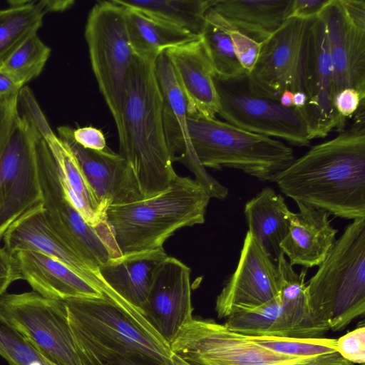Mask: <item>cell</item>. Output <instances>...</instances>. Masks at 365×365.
Returning a JSON list of instances; mask_svg holds the SVG:
<instances>
[{
    "label": "cell",
    "mask_w": 365,
    "mask_h": 365,
    "mask_svg": "<svg viewBox=\"0 0 365 365\" xmlns=\"http://www.w3.org/2000/svg\"><path fill=\"white\" fill-rule=\"evenodd\" d=\"M365 106L354 123L311 148L272 179L296 202L347 220L365 217Z\"/></svg>",
    "instance_id": "1"
},
{
    "label": "cell",
    "mask_w": 365,
    "mask_h": 365,
    "mask_svg": "<svg viewBox=\"0 0 365 365\" xmlns=\"http://www.w3.org/2000/svg\"><path fill=\"white\" fill-rule=\"evenodd\" d=\"M155 61L135 56L133 61L118 138L119 154L130 166L143 199L162 192L177 175L164 131Z\"/></svg>",
    "instance_id": "2"
},
{
    "label": "cell",
    "mask_w": 365,
    "mask_h": 365,
    "mask_svg": "<svg viewBox=\"0 0 365 365\" xmlns=\"http://www.w3.org/2000/svg\"><path fill=\"white\" fill-rule=\"evenodd\" d=\"M65 302L68 324L82 365L110 355L138 353L162 365H190L146 318L136 317L108 298H73Z\"/></svg>",
    "instance_id": "3"
},
{
    "label": "cell",
    "mask_w": 365,
    "mask_h": 365,
    "mask_svg": "<svg viewBox=\"0 0 365 365\" xmlns=\"http://www.w3.org/2000/svg\"><path fill=\"white\" fill-rule=\"evenodd\" d=\"M210 198L195 180L176 175L155 196L109 206L106 220L121 255L162 250L178 229L204 223Z\"/></svg>",
    "instance_id": "4"
},
{
    "label": "cell",
    "mask_w": 365,
    "mask_h": 365,
    "mask_svg": "<svg viewBox=\"0 0 365 365\" xmlns=\"http://www.w3.org/2000/svg\"><path fill=\"white\" fill-rule=\"evenodd\" d=\"M314 322L339 331L365 312V217L345 228L307 284Z\"/></svg>",
    "instance_id": "5"
},
{
    "label": "cell",
    "mask_w": 365,
    "mask_h": 365,
    "mask_svg": "<svg viewBox=\"0 0 365 365\" xmlns=\"http://www.w3.org/2000/svg\"><path fill=\"white\" fill-rule=\"evenodd\" d=\"M187 122L192 150L205 168H232L271 181L294 160L293 150L282 141L216 118L187 115Z\"/></svg>",
    "instance_id": "6"
},
{
    "label": "cell",
    "mask_w": 365,
    "mask_h": 365,
    "mask_svg": "<svg viewBox=\"0 0 365 365\" xmlns=\"http://www.w3.org/2000/svg\"><path fill=\"white\" fill-rule=\"evenodd\" d=\"M169 344L190 365H354L337 352L316 357L282 354L210 319L192 318Z\"/></svg>",
    "instance_id": "7"
},
{
    "label": "cell",
    "mask_w": 365,
    "mask_h": 365,
    "mask_svg": "<svg viewBox=\"0 0 365 365\" xmlns=\"http://www.w3.org/2000/svg\"><path fill=\"white\" fill-rule=\"evenodd\" d=\"M85 38L99 90L122 135V112L128 73L135 57L125 8L115 0L98 1L89 12Z\"/></svg>",
    "instance_id": "8"
},
{
    "label": "cell",
    "mask_w": 365,
    "mask_h": 365,
    "mask_svg": "<svg viewBox=\"0 0 365 365\" xmlns=\"http://www.w3.org/2000/svg\"><path fill=\"white\" fill-rule=\"evenodd\" d=\"M37 167L42 204L50 226L63 242L96 273L110 258L121 255L108 225H88L64 195L51 151L41 136Z\"/></svg>",
    "instance_id": "9"
},
{
    "label": "cell",
    "mask_w": 365,
    "mask_h": 365,
    "mask_svg": "<svg viewBox=\"0 0 365 365\" xmlns=\"http://www.w3.org/2000/svg\"><path fill=\"white\" fill-rule=\"evenodd\" d=\"M0 309L9 322L55 365H82L68 324L63 300L35 291L4 293Z\"/></svg>",
    "instance_id": "10"
},
{
    "label": "cell",
    "mask_w": 365,
    "mask_h": 365,
    "mask_svg": "<svg viewBox=\"0 0 365 365\" xmlns=\"http://www.w3.org/2000/svg\"><path fill=\"white\" fill-rule=\"evenodd\" d=\"M246 76L227 81L215 77L220 103L218 114L225 122L246 131L280 138L296 146H309L311 140L300 110L254 94Z\"/></svg>",
    "instance_id": "11"
},
{
    "label": "cell",
    "mask_w": 365,
    "mask_h": 365,
    "mask_svg": "<svg viewBox=\"0 0 365 365\" xmlns=\"http://www.w3.org/2000/svg\"><path fill=\"white\" fill-rule=\"evenodd\" d=\"M41 137L19 112L0 158V240L16 220L42 203L37 167Z\"/></svg>",
    "instance_id": "12"
},
{
    "label": "cell",
    "mask_w": 365,
    "mask_h": 365,
    "mask_svg": "<svg viewBox=\"0 0 365 365\" xmlns=\"http://www.w3.org/2000/svg\"><path fill=\"white\" fill-rule=\"evenodd\" d=\"M309 21L289 18L262 42L257 61L246 76L252 93L279 101L285 91L304 92L305 43Z\"/></svg>",
    "instance_id": "13"
},
{
    "label": "cell",
    "mask_w": 365,
    "mask_h": 365,
    "mask_svg": "<svg viewBox=\"0 0 365 365\" xmlns=\"http://www.w3.org/2000/svg\"><path fill=\"white\" fill-rule=\"evenodd\" d=\"M305 106L298 108L307 126L310 140L327 136L345 125L334 105V73L325 25L318 16L310 19L306 36L304 69Z\"/></svg>",
    "instance_id": "14"
},
{
    "label": "cell",
    "mask_w": 365,
    "mask_h": 365,
    "mask_svg": "<svg viewBox=\"0 0 365 365\" xmlns=\"http://www.w3.org/2000/svg\"><path fill=\"white\" fill-rule=\"evenodd\" d=\"M277 264L247 231L237 267L216 298L218 318L226 319L243 309L262 305L279 294Z\"/></svg>",
    "instance_id": "15"
},
{
    "label": "cell",
    "mask_w": 365,
    "mask_h": 365,
    "mask_svg": "<svg viewBox=\"0 0 365 365\" xmlns=\"http://www.w3.org/2000/svg\"><path fill=\"white\" fill-rule=\"evenodd\" d=\"M154 69L163 101L165 135L173 160L187 166L210 197L225 200L228 188L209 175L194 153L188 133L186 98L165 52L156 58Z\"/></svg>",
    "instance_id": "16"
},
{
    "label": "cell",
    "mask_w": 365,
    "mask_h": 365,
    "mask_svg": "<svg viewBox=\"0 0 365 365\" xmlns=\"http://www.w3.org/2000/svg\"><path fill=\"white\" fill-rule=\"evenodd\" d=\"M190 269L167 256L155 267L143 313L168 343L192 317Z\"/></svg>",
    "instance_id": "17"
},
{
    "label": "cell",
    "mask_w": 365,
    "mask_h": 365,
    "mask_svg": "<svg viewBox=\"0 0 365 365\" xmlns=\"http://www.w3.org/2000/svg\"><path fill=\"white\" fill-rule=\"evenodd\" d=\"M319 16L327 31L334 97L353 88L365 98V26L349 17L341 0H329Z\"/></svg>",
    "instance_id": "18"
},
{
    "label": "cell",
    "mask_w": 365,
    "mask_h": 365,
    "mask_svg": "<svg viewBox=\"0 0 365 365\" xmlns=\"http://www.w3.org/2000/svg\"><path fill=\"white\" fill-rule=\"evenodd\" d=\"M58 136L65 142L78 160L91 187L101 205L130 203L143 199L127 160L108 148L102 150L85 148L73 138V128L68 125L57 128Z\"/></svg>",
    "instance_id": "19"
},
{
    "label": "cell",
    "mask_w": 365,
    "mask_h": 365,
    "mask_svg": "<svg viewBox=\"0 0 365 365\" xmlns=\"http://www.w3.org/2000/svg\"><path fill=\"white\" fill-rule=\"evenodd\" d=\"M2 240L4 247L11 255L22 250L41 252L70 267L99 288L106 297L113 298L116 295L53 231L47 221L42 203L16 220L4 233Z\"/></svg>",
    "instance_id": "20"
},
{
    "label": "cell",
    "mask_w": 365,
    "mask_h": 365,
    "mask_svg": "<svg viewBox=\"0 0 365 365\" xmlns=\"http://www.w3.org/2000/svg\"><path fill=\"white\" fill-rule=\"evenodd\" d=\"M164 52L186 98L187 115L215 118L220 108L215 73L200 38Z\"/></svg>",
    "instance_id": "21"
},
{
    "label": "cell",
    "mask_w": 365,
    "mask_h": 365,
    "mask_svg": "<svg viewBox=\"0 0 365 365\" xmlns=\"http://www.w3.org/2000/svg\"><path fill=\"white\" fill-rule=\"evenodd\" d=\"M13 255L18 262L22 279L43 297L58 300L106 297L96 286L48 255L29 250Z\"/></svg>",
    "instance_id": "22"
},
{
    "label": "cell",
    "mask_w": 365,
    "mask_h": 365,
    "mask_svg": "<svg viewBox=\"0 0 365 365\" xmlns=\"http://www.w3.org/2000/svg\"><path fill=\"white\" fill-rule=\"evenodd\" d=\"M287 236L280 245L291 265L304 268L319 266L332 249L337 230L331 225L325 210L297 202Z\"/></svg>",
    "instance_id": "23"
},
{
    "label": "cell",
    "mask_w": 365,
    "mask_h": 365,
    "mask_svg": "<svg viewBox=\"0 0 365 365\" xmlns=\"http://www.w3.org/2000/svg\"><path fill=\"white\" fill-rule=\"evenodd\" d=\"M37 131L45 140L54 160L64 195L91 226L108 225L106 209L91 187L68 145L52 130L48 123Z\"/></svg>",
    "instance_id": "24"
},
{
    "label": "cell",
    "mask_w": 365,
    "mask_h": 365,
    "mask_svg": "<svg viewBox=\"0 0 365 365\" xmlns=\"http://www.w3.org/2000/svg\"><path fill=\"white\" fill-rule=\"evenodd\" d=\"M167 256L164 249L124 254L99 266L97 275L106 287L143 312L153 269Z\"/></svg>",
    "instance_id": "25"
},
{
    "label": "cell",
    "mask_w": 365,
    "mask_h": 365,
    "mask_svg": "<svg viewBox=\"0 0 365 365\" xmlns=\"http://www.w3.org/2000/svg\"><path fill=\"white\" fill-rule=\"evenodd\" d=\"M292 0H215L212 8L234 28L263 42L289 19Z\"/></svg>",
    "instance_id": "26"
},
{
    "label": "cell",
    "mask_w": 365,
    "mask_h": 365,
    "mask_svg": "<svg viewBox=\"0 0 365 365\" xmlns=\"http://www.w3.org/2000/svg\"><path fill=\"white\" fill-rule=\"evenodd\" d=\"M244 213L248 231L272 259L277 261L293 213L284 198L272 188L264 187L246 202Z\"/></svg>",
    "instance_id": "27"
},
{
    "label": "cell",
    "mask_w": 365,
    "mask_h": 365,
    "mask_svg": "<svg viewBox=\"0 0 365 365\" xmlns=\"http://www.w3.org/2000/svg\"><path fill=\"white\" fill-rule=\"evenodd\" d=\"M223 324L245 336L317 338L323 335L297 323L284 310L278 296L262 305L231 314Z\"/></svg>",
    "instance_id": "28"
},
{
    "label": "cell",
    "mask_w": 365,
    "mask_h": 365,
    "mask_svg": "<svg viewBox=\"0 0 365 365\" xmlns=\"http://www.w3.org/2000/svg\"><path fill=\"white\" fill-rule=\"evenodd\" d=\"M124 8L129 39L138 57L156 59L167 49L200 37L140 10Z\"/></svg>",
    "instance_id": "29"
},
{
    "label": "cell",
    "mask_w": 365,
    "mask_h": 365,
    "mask_svg": "<svg viewBox=\"0 0 365 365\" xmlns=\"http://www.w3.org/2000/svg\"><path fill=\"white\" fill-rule=\"evenodd\" d=\"M0 9V65L42 26L46 0H10Z\"/></svg>",
    "instance_id": "30"
},
{
    "label": "cell",
    "mask_w": 365,
    "mask_h": 365,
    "mask_svg": "<svg viewBox=\"0 0 365 365\" xmlns=\"http://www.w3.org/2000/svg\"><path fill=\"white\" fill-rule=\"evenodd\" d=\"M232 25L212 7L207 11L200 40L210 61L215 78L233 80L247 76L238 62L230 35Z\"/></svg>",
    "instance_id": "31"
},
{
    "label": "cell",
    "mask_w": 365,
    "mask_h": 365,
    "mask_svg": "<svg viewBox=\"0 0 365 365\" xmlns=\"http://www.w3.org/2000/svg\"><path fill=\"white\" fill-rule=\"evenodd\" d=\"M200 36L215 0H115Z\"/></svg>",
    "instance_id": "32"
},
{
    "label": "cell",
    "mask_w": 365,
    "mask_h": 365,
    "mask_svg": "<svg viewBox=\"0 0 365 365\" xmlns=\"http://www.w3.org/2000/svg\"><path fill=\"white\" fill-rule=\"evenodd\" d=\"M277 262L279 279L278 297L284 310L299 324L317 330L324 335L329 329L317 325L310 313L305 283L307 269L296 272L283 252Z\"/></svg>",
    "instance_id": "33"
},
{
    "label": "cell",
    "mask_w": 365,
    "mask_h": 365,
    "mask_svg": "<svg viewBox=\"0 0 365 365\" xmlns=\"http://www.w3.org/2000/svg\"><path fill=\"white\" fill-rule=\"evenodd\" d=\"M50 54L51 48L36 34L13 52L0 65V69L26 86L41 74Z\"/></svg>",
    "instance_id": "34"
},
{
    "label": "cell",
    "mask_w": 365,
    "mask_h": 365,
    "mask_svg": "<svg viewBox=\"0 0 365 365\" xmlns=\"http://www.w3.org/2000/svg\"><path fill=\"white\" fill-rule=\"evenodd\" d=\"M247 336L268 349L291 356L316 357L336 352V339Z\"/></svg>",
    "instance_id": "35"
},
{
    "label": "cell",
    "mask_w": 365,
    "mask_h": 365,
    "mask_svg": "<svg viewBox=\"0 0 365 365\" xmlns=\"http://www.w3.org/2000/svg\"><path fill=\"white\" fill-rule=\"evenodd\" d=\"M0 355L9 365H55L9 322L1 309Z\"/></svg>",
    "instance_id": "36"
},
{
    "label": "cell",
    "mask_w": 365,
    "mask_h": 365,
    "mask_svg": "<svg viewBox=\"0 0 365 365\" xmlns=\"http://www.w3.org/2000/svg\"><path fill=\"white\" fill-rule=\"evenodd\" d=\"M230 35L235 56L246 74L248 75L257 61L262 42L252 39L232 26L230 29Z\"/></svg>",
    "instance_id": "37"
},
{
    "label": "cell",
    "mask_w": 365,
    "mask_h": 365,
    "mask_svg": "<svg viewBox=\"0 0 365 365\" xmlns=\"http://www.w3.org/2000/svg\"><path fill=\"white\" fill-rule=\"evenodd\" d=\"M336 350L346 361L355 364L365 363V326H359L336 339Z\"/></svg>",
    "instance_id": "38"
},
{
    "label": "cell",
    "mask_w": 365,
    "mask_h": 365,
    "mask_svg": "<svg viewBox=\"0 0 365 365\" xmlns=\"http://www.w3.org/2000/svg\"><path fill=\"white\" fill-rule=\"evenodd\" d=\"M18 96L6 101H0V158L19 115Z\"/></svg>",
    "instance_id": "39"
},
{
    "label": "cell",
    "mask_w": 365,
    "mask_h": 365,
    "mask_svg": "<svg viewBox=\"0 0 365 365\" xmlns=\"http://www.w3.org/2000/svg\"><path fill=\"white\" fill-rule=\"evenodd\" d=\"M19 279L22 277L16 259L0 245V297L11 283Z\"/></svg>",
    "instance_id": "40"
},
{
    "label": "cell",
    "mask_w": 365,
    "mask_h": 365,
    "mask_svg": "<svg viewBox=\"0 0 365 365\" xmlns=\"http://www.w3.org/2000/svg\"><path fill=\"white\" fill-rule=\"evenodd\" d=\"M365 102V98L353 88H346L339 91L334 97V105L341 119L346 123V119L355 114L360 104Z\"/></svg>",
    "instance_id": "41"
},
{
    "label": "cell",
    "mask_w": 365,
    "mask_h": 365,
    "mask_svg": "<svg viewBox=\"0 0 365 365\" xmlns=\"http://www.w3.org/2000/svg\"><path fill=\"white\" fill-rule=\"evenodd\" d=\"M72 135L75 141L85 148L102 150L107 148L103 133L94 127L73 128Z\"/></svg>",
    "instance_id": "42"
},
{
    "label": "cell",
    "mask_w": 365,
    "mask_h": 365,
    "mask_svg": "<svg viewBox=\"0 0 365 365\" xmlns=\"http://www.w3.org/2000/svg\"><path fill=\"white\" fill-rule=\"evenodd\" d=\"M329 0H292L289 18L310 19L318 16Z\"/></svg>",
    "instance_id": "43"
},
{
    "label": "cell",
    "mask_w": 365,
    "mask_h": 365,
    "mask_svg": "<svg viewBox=\"0 0 365 365\" xmlns=\"http://www.w3.org/2000/svg\"><path fill=\"white\" fill-rule=\"evenodd\" d=\"M91 365H162L151 358L138 353L110 355Z\"/></svg>",
    "instance_id": "44"
},
{
    "label": "cell",
    "mask_w": 365,
    "mask_h": 365,
    "mask_svg": "<svg viewBox=\"0 0 365 365\" xmlns=\"http://www.w3.org/2000/svg\"><path fill=\"white\" fill-rule=\"evenodd\" d=\"M24 86L11 75L0 69V101L9 100L19 96Z\"/></svg>",
    "instance_id": "45"
},
{
    "label": "cell",
    "mask_w": 365,
    "mask_h": 365,
    "mask_svg": "<svg viewBox=\"0 0 365 365\" xmlns=\"http://www.w3.org/2000/svg\"><path fill=\"white\" fill-rule=\"evenodd\" d=\"M75 1L73 0H46L49 12H62L70 9Z\"/></svg>",
    "instance_id": "46"
},
{
    "label": "cell",
    "mask_w": 365,
    "mask_h": 365,
    "mask_svg": "<svg viewBox=\"0 0 365 365\" xmlns=\"http://www.w3.org/2000/svg\"><path fill=\"white\" fill-rule=\"evenodd\" d=\"M294 93L290 91H285L279 97V103L287 108L294 107L293 103Z\"/></svg>",
    "instance_id": "47"
},
{
    "label": "cell",
    "mask_w": 365,
    "mask_h": 365,
    "mask_svg": "<svg viewBox=\"0 0 365 365\" xmlns=\"http://www.w3.org/2000/svg\"><path fill=\"white\" fill-rule=\"evenodd\" d=\"M307 102V97L304 92L298 91L294 93L293 103L297 108H303Z\"/></svg>",
    "instance_id": "48"
}]
</instances>
